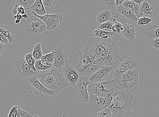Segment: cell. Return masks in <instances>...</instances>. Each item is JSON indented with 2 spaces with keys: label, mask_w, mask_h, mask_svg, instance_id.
Returning <instances> with one entry per match:
<instances>
[{
  "label": "cell",
  "mask_w": 159,
  "mask_h": 117,
  "mask_svg": "<svg viewBox=\"0 0 159 117\" xmlns=\"http://www.w3.org/2000/svg\"><path fill=\"white\" fill-rule=\"evenodd\" d=\"M116 35L104 39L94 37L83 40L75 45L69 62L78 70L93 65L110 66L116 69L124 61L121 57Z\"/></svg>",
  "instance_id": "6da1fadb"
},
{
  "label": "cell",
  "mask_w": 159,
  "mask_h": 117,
  "mask_svg": "<svg viewBox=\"0 0 159 117\" xmlns=\"http://www.w3.org/2000/svg\"><path fill=\"white\" fill-rule=\"evenodd\" d=\"M37 75L42 84L56 93L70 85L60 70L53 66L47 71L39 72Z\"/></svg>",
  "instance_id": "7a4b0ae2"
},
{
  "label": "cell",
  "mask_w": 159,
  "mask_h": 117,
  "mask_svg": "<svg viewBox=\"0 0 159 117\" xmlns=\"http://www.w3.org/2000/svg\"><path fill=\"white\" fill-rule=\"evenodd\" d=\"M136 91L121 89L112 97L108 108L113 117H122L124 113L129 108L133 101Z\"/></svg>",
  "instance_id": "3957f363"
},
{
  "label": "cell",
  "mask_w": 159,
  "mask_h": 117,
  "mask_svg": "<svg viewBox=\"0 0 159 117\" xmlns=\"http://www.w3.org/2000/svg\"><path fill=\"white\" fill-rule=\"evenodd\" d=\"M27 85L26 91L31 94L33 98H36L37 100L52 98L56 93L48 89L42 84L39 80L37 75L27 79Z\"/></svg>",
  "instance_id": "277c9868"
},
{
  "label": "cell",
  "mask_w": 159,
  "mask_h": 117,
  "mask_svg": "<svg viewBox=\"0 0 159 117\" xmlns=\"http://www.w3.org/2000/svg\"><path fill=\"white\" fill-rule=\"evenodd\" d=\"M139 69L126 72L113 80L121 89L136 91L139 84Z\"/></svg>",
  "instance_id": "5b68a950"
},
{
  "label": "cell",
  "mask_w": 159,
  "mask_h": 117,
  "mask_svg": "<svg viewBox=\"0 0 159 117\" xmlns=\"http://www.w3.org/2000/svg\"><path fill=\"white\" fill-rule=\"evenodd\" d=\"M121 89L113 80H106L95 84L89 83L88 88L89 93L94 95H110L112 96Z\"/></svg>",
  "instance_id": "8992f818"
},
{
  "label": "cell",
  "mask_w": 159,
  "mask_h": 117,
  "mask_svg": "<svg viewBox=\"0 0 159 117\" xmlns=\"http://www.w3.org/2000/svg\"><path fill=\"white\" fill-rule=\"evenodd\" d=\"M111 19L123 25H137L138 18L132 11L122 5L116 7V9L111 11Z\"/></svg>",
  "instance_id": "52a82bcc"
},
{
  "label": "cell",
  "mask_w": 159,
  "mask_h": 117,
  "mask_svg": "<svg viewBox=\"0 0 159 117\" xmlns=\"http://www.w3.org/2000/svg\"><path fill=\"white\" fill-rule=\"evenodd\" d=\"M89 99L87 107L92 109L94 115L108 108L110 105L112 97L110 95H94L89 94Z\"/></svg>",
  "instance_id": "ba28073f"
},
{
  "label": "cell",
  "mask_w": 159,
  "mask_h": 117,
  "mask_svg": "<svg viewBox=\"0 0 159 117\" xmlns=\"http://www.w3.org/2000/svg\"><path fill=\"white\" fill-rule=\"evenodd\" d=\"M24 27L26 33L34 37L38 36L47 30V26L43 22L33 15L24 23Z\"/></svg>",
  "instance_id": "9c48e42d"
},
{
  "label": "cell",
  "mask_w": 159,
  "mask_h": 117,
  "mask_svg": "<svg viewBox=\"0 0 159 117\" xmlns=\"http://www.w3.org/2000/svg\"><path fill=\"white\" fill-rule=\"evenodd\" d=\"M141 67V61L138 58L132 56L120 63L114 71L115 78L118 77L126 72L139 69Z\"/></svg>",
  "instance_id": "30bf717a"
},
{
  "label": "cell",
  "mask_w": 159,
  "mask_h": 117,
  "mask_svg": "<svg viewBox=\"0 0 159 117\" xmlns=\"http://www.w3.org/2000/svg\"><path fill=\"white\" fill-rule=\"evenodd\" d=\"M89 78L80 76L76 84L74 86V91L78 99L84 103L88 102L89 94L88 92V86L89 84Z\"/></svg>",
  "instance_id": "8fae6325"
},
{
  "label": "cell",
  "mask_w": 159,
  "mask_h": 117,
  "mask_svg": "<svg viewBox=\"0 0 159 117\" xmlns=\"http://www.w3.org/2000/svg\"><path fill=\"white\" fill-rule=\"evenodd\" d=\"M158 9L156 1L152 0H145L140 6L138 19L145 17L154 20L157 16Z\"/></svg>",
  "instance_id": "7c38bea8"
},
{
  "label": "cell",
  "mask_w": 159,
  "mask_h": 117,
  "mask_svg": "<svg viewBox=\"0 0 159 117\" xmlns=\"http://www.w3.org/2000/svg\"><path fill=\"white\" fill-rule=\"evenodd\" d=\"M60 70L68 84L74 86L80 77L77 69L69 62Z\"/></svg>",
  "instance_id": "4fadbf2b"
},
{
  "label": "cell",
  "mask_w": 159,
  "mask_h": 117,
  "mask_svg": "<svg viewBox=\"0 0 159 117\" xmlns=\"http://www.w3.org/2000/svg\"><path fill=\"white\" fill-rule=\"evenodd\" d=\"M15 69L17 76L23 79H28L37 75L38 73L32 69L25 58H20L17 60L15 64Z\"/></svg>",
  "instance_id": "5bb4252c"
},
{
  "label": "cell",
  "mask_w": 159,
  "mask_h": 117,
  "mask_svg": "<svg viewBox=\"0 0 159 117\" xmlns=\"http://www.w3.org/2000/svg\"><path fill=\"white\" fill-rule=\"evenodd\" d=\"M33 15L42 20L46 25L48 31H51L62 23L63 17L61 14L54 15L47 14L43 16H40L35 13H32Z\"/></svg>",
  "instance_id": "9a60e30c"
},
{
  "label": "cell",
  "mask_w": 159,
  "mask_h": 117,
  "mask_svg": "<svg viewBox=\"0 0 159 117\" xmlns=\"http://www.w3.org/2000/svg\"><path fill=\"white\" fill-rule=\"evenodd\" d=\"M115 69L110 66H103L90 78L89 82L95 84L106 81L114 73Z\"/></svg>",
  "instance_id": "2e32d148"
},
{
  "label": "cell",
  "mask_w": 159,
  "mask_h": 117,
  "mask_svg": "<svg viewBox=\"0 0 159 117\" xmlns=\"http://www.w3.org/2000/svg\"><path fill=\"white\" fill-rule=\"evenodd\" d=\"M47 14H61L64 6V0L42 1Z\"/></svg>",
  "instance_id": "e0dca14e"
},
{
  "label": "cell",
  "mask_w": 159,
  "mask_h": 117,
  "mask_svg": "<svg viewBox=\"0 0 159 117\" xmlns=\"http://www.w3.org/2000/svg\"><path fill=\"white\" fill-rule=\"evenodd\" d=\"M54 51L55 56L53 67L56 69L60 70L69 62L67 55L65 51L61 48H55Z\"/></svg>",
  "instance_id": "ac0fdd59"
},
{
  "label": "cell",
  "mask_w": 159,
  "mask_h": 117,
  "mask_svg": "<svg viewBox=\"0 0 159 117\" xmlns=\"http://www.w3.org/2000/svg\"><path fill=\"white\" fill-rule=\"evenodd\" d=\"M120 34L127 40L130 44H134L136 35L135 26L132 24L123 25V29Z\"/></svg>",
  "instance_id": "d6986e66"
},
{
  "label": "cell",
  "mask_w": 159,
  "mask_h": 117,
  "mask_svg": "<svg viewBox=\"0 0 159 117\" xmlns=\"http://www.w3.org/2000/svg\"><path fill=\"white\" fill-rule=\"evenodd\" d=\"M30 9L32 13H35L40 16H43L47 15L42 0H36Z\"/></svg>",
  "instance_id": "ffe728a7"
},
{
  "label": "cell",
  "mask_w": 159,
  "mask_h": 117,
  "mask_svg": "<svg viewBox=\"0 0 159 117\" xmlns=\"http://www.w3.org/2000/svg\"><path fill=\"white\" fill-rule=\"evenodd\" d=\"M144 36L146 39L159 38V27L156 24L150 25L145 30Z\"/></svg>",
  "instance_id": "44dd1931"
},
{
  "label": "cell",
  "mask_w": 159,
  "mask_h": 117,
  "mask_svg": "<svg viewBox=\"0 0 159 117\" xmlns=\"http://www.w3.org/2000/svg\"><path fill=\"white\" fill-rule=\"evenodd\" d=\"M0 32L8 40L10 44L14 42L15 34L13 30L6 25L0 24Z\"/></svg>",
  "instance_id": "7402d4cb"
},
{
  "label": "cell",
  "mask_w": 159,
  "mask_h": 117,
  "mask_svg": "<svg viewBox=\"0 0 159 117\" xmlns=\"http://www.w3.org/2000/svg\"><path fill=\"white\" fill-rule=\"evenodd\" d=\"M111 18V11L109 10H105L102 11L96 17V20L98 23L102 24L110 21Z\"/></svg>",
  "instance_id": "603a6c76"
},
{
  "label": "cell",
  "mask_w": 159,
  "mask_h": 117,
  "mask_svg": "<svg viewBox=\"0 0 159 117\" xmlns=\"http://www.w3.org/2000/svg\"><path fill=\"white\" fill-rule=\"evenodd\" d=\"M123 7L133 12L137 16L139 13L140 6L137 3L129 0L125 1L122 4Z\"/></svg>",
  "instance_id": "cb8c5ba5"
},
{
  "label": "cell",
  "mask_w": 159,
  "mask_h": 117,
  "mask_svg": "<svg viewBox=\"0 0 159 117\" xmlns=\"http://www.w3.org/2000/svg\"><path fill=\"white\" fill-rule=\"evenodd\" d=\"M103 66L93 65L85 70L79 73L80 76L91 77Z\"/></svg>",
  "instance_id": "d4e9b609"
},
{
  "label": "cell",
  "mask_w": 159,
  "mask_h": 117,
  "mask_svg": "<svg viewBox=\"0 0 159 117\" xmlns=\"http://www.w3.org/2000/svg\"><path fill=\"white\" fill-rule=\"evenodd\" d=\"M52 66V65L41 60H37L35 65V69L38 72L40 71H47L51 68Z\"/></svg>",
  "instance_id": "484cf974"
},
{
  "label": "cell",
  "mask_w": 159,
  "mask_h": 117,
  "mask_svg": "<svg viewBox=\"0 0 159 117\" xmlns=\"http://www.w3.org/2000/svg\"><path fill=\"white\" fill-rule=\"evenodd\" d=\"M113 34L112 32L104 31L99 28L94 30L93 35L94 37H99L104 39H107L111 37Z\"/></svg>",
  "instance_id": "4316f807"
},
{
  "label": "cell",
  "mask_w": 159,
  "mask_h": 117,
  "mask_svg": "<svg viewBox=\"0 0 159 117\" xmlns=\"http://www.w3.org/2000/svg\"><path fill=\"white\" fill-rule=\"evenodd\" d=\"M33 52L29 53L25 56V59L28 65L31 67L32 69L35 72H38L35 67V63L36 60L33 57L32 55Z\"/></svg>",
  "instance_id": "83f0119b"
},
{
  "label": "cell",
  "mask_w": 159,
  "mask_h": 117,
  "mask_svg": "<svg viewBox=\"0 0 159 117\" xmlns=\"http://www.w3.org/2000/svg\"><path fill=\"white\" fill-rule=\"evenodd\" d=\"M43 53L42 50L41 45L40 43L37 44L34 48L32 55L34 58L36 60H41L43 55Z\"/></svg>",
  "instance_id": "f1b7e54d"
},
{
  "label": "cell",
  "mask_w": 159,
  "mask_h": 117,
  "mask_svg": "<svg viewBox=\"0 0 159 117\" xmlns=\"http://www.w3.org/2000/svg\"><path fill=\"white\" fill-rule=\"evenodd\" d=\"M36 0H16V4L24 7L25 10L30 9L36 2Z\"/></svg>",
  "instance_id": "f546056e"
},
{
  "label": "cell",
  "mask_w": 159,
  "mask_h": 117,
  "mask_svg": "<svg viewBox=\"0 0 159 117\" xmlns=\"http://www.w3.org/2000/svg\"><path fill=\"white\" fill-rule=\"evenodd\" d=\"M152 20L148 18L143 17L138 19L137 25L143 28H148L150 26Z\"/></svg>",
  "instance_id": "4dcf8cb0"
},
{
  "label": "cell",
  "mask_w": 159,
  "mask_h": 117,
  "mask_svg": "<svg viewBox=\"0 0 159 117\" xmlns=\"http://www.w3.org/2000/svg\"><path fill=\"white\" fill-rule=\"evenodd\" d=\"M111 20L114 23V24L112 28V32L115 35L120 34L121 32L122 31L123 29V25L121 24L119 22L116 21L111 19Z\"/></svg>",
  "instance_id": "1f68e13d"
},
{
  "label": "cell",
  "mask_w": 159,
  "mask_h": 117,
  "mask_svg": "<svg viewBox=\"0 0 159 117\" xmlns=\"http://www.w3.org/2000/svg\"><path fill=\"white\" fill-rule=\"evenodd\" d=\"M55 56V52L54 51H53L51 53L43 55L41 60L49 64L53 65L54 60Z\"/></svg>",
  "instance_id": "d6a6232c"
},
{
  "label": "cell",
  "mask_w": 159,
  "mask_h": 117,
  "mask_svg": "<svg viewBox=\"0 0 159 117\" xmlns=\"http://www.w3.org/2000/svg\"><path fill=\"white\" fill-rule=\"evenodd\" d=\"M100 1L111 11H114L116 9L115 0H100Z\"/></svg>",
  "instance_id": "836d02e7"
},
{
  "label": "cell",
  "mask_w": 159,
  "mask_h": 117,
  "mask_svg": "<svg viewBox=\"0 0 159 117\" xmlns=\"http://www.w3.org/2000/svg\"><path fill=\"white\" fill-rule=\"evenodd\" d=\"M94 115V117H113L111 111L108 108Z\"/></svg>",
  "instance_id": "e575fe53"
},
{
  "label": "cell",
  "mask_w": 159,
  "mask_h": 117,
  "mask_svg": "<svg viewBox=\"0 0 159 117\" xmlns=\"http://www.w3.org/2000/svg\"><path fill=\"white\" fill-rule=\"evenodd\" d=\"M114 24V22L111 20L107 22L104 23L103 24H101L99 26V28L101 30H103L104 29H108L112 30V28Z\"/></svg>",
  "instance_id": "d590c367"
},
{
  "label": "cell",
  "mask_w": 159,
  "mask_h": 117,
  "mask_svg": "<svg viewBox=\"0 0 159 117\" xmlns=\"http://www.w3.org/2000/svg\"><path fill=\"white\" fill-rule=\"evenodd\" d=\"M149 42L151 46L159 50V38L149 39Z\"/></svg>",
  "instance_id": "8d00e7d4"
},
{
  "label": "cell",
  "mask_w": 159,
  "mask_h": 117,
  "mask_svg": "<svg viewBox=\"0 0 159 117\" xmlns=\"http://www.w3.org/2000/svg\"><path fill=\"white\" fill-rule=\"evenodd\" d=\"M18 114L17 117H33L29 113L21 109L19 107H18Z\"/></svg>",
  "instance_id": "74e56055"
},
{
  "label": "cell",
  "mask_w": 159,
  "mask_h": 117,
  "mask_svg": "<svg viewBox=\"0 0 159 117\" xmlns=\"http://www.w3.org/2000/svg\"><path fill=\"white\" fill-rule=\"evenodd\" d=\"M50 117H67V116L66 112L60 110L58 112L53 113Z\"/></svg>",
  "instance_id": "f35d334b"
},
{
  "label": "cell",
  "mask_w": 159,
  "mask_h": 117,
  "mask_svg": "<svg viewBox=\"0 0 159 117\" xmlns=\"http://www.w3.org/2000/svg\"><path fill=\"white\" fill-rule=\"evenodd\" d=\"M18 106H15L11 110L8 117H17L18 116Z\"/></svg>",
  "instance_id": "ab89813d"
},
{
  "label": "cell",
  "mask_w": 159,
  "mask_h": 117,
  "mask_svg": "<svg viewBox=\"0 0 159 117\" xmlns=\"http://www.w3.org/2000/svg\"><path fill=\"white\" fill-rule=\"evenodd\" d=\"M0 41L3 44L7 45L10 44L8 40L1 32H0Z\"/></svg>",
  "instance_id": "60d3db41"
},
{
  "label": "cell",
  "mask_w": 159,
  "mask_h": 117,
  "mask_svg": "<svg viewBox=\"0 0 159 117\" xmlns=\"http://www.w3.org/2000/svg\"><path fill=\"white\" fill-rule=\"evenodd\" d=\"M18 13L23 15L25 14V9L24 7L22 6H19L17 9Z\"/></svg>",
  "instance_id": "b9f144b4"
},
{
  "label": "cell",
  "mask_w": 159,
  "mask_h": 117,
  "mask_svg": "<svg viewBox=\"0 0 159 117\" xmlns=\"http://www.w3.org/2000/svg\"><path fill=\"white\" fill-rule=\"evenodd\" d=\"M5 50V48L4 45L1 43L0 44V58H1L2 55Z\"/></svg>",
  "instance_id": "7bdbcfd3"
},
{
  "label": "cell",
  "mask_w": 159,
  "mask_h": 117,
  "mask_svg": "<svg viewBox=\"0 0 159 117\" xmlns=\"http://www.w3.org/2000/svg\"><path fill=\"white\" fill-rule=\"evenodd\" d=\"M125 1V0H116L115 1V5L116 7H118L122 5Z\"/></svg>",
  "instance_id": "ee69618b"
},
{
  "label": "cell",
  "mask_w": 159,
  "mask_h": 117,
  "mask_svg": "<svg viewBox=\"0 0 159 117\" xmlns=\"http://www.w3.org/2000/svg\"><path fill=\"white\" fill-rule=\"evenodd\" d=\"M19 6L18 5L16 4L14 6L12 11L13 13L15 15H16L18 13L17 9L18 7Z\"/></svg>",
  "instance_id": "f6af8a7d"
},
{
  "label": "cell",
  "mask_w": 159,
  "mask_h": 117,
  "mask_svg": "<svg viewBox=\"0 0 159 117\" xmlns=\"http://www.w3.org/2000/svg\"><path fill=\"white\" fill-rule=\"evenodd\" d=\"M144 1L145 0H134V1H132L134 2L137 3L138 5L140 6Z\"/></svg>",
  "instance_id": "bcb514c9"
},
{
  "label": "cell",
  "mask_w": 159,
  "mask_h": 117,
  "mask_svg": "<svg viewBox=\"0 0 159 117\" xmlns=\"http://www.w3.org/2000/svg\"><path fill=\"white\" fill-rule=\"evenodd\" d=\"M16 19L18 20H20L22 19V15L18 13L16 15Z\"/></svg>",
  "instance_id": "7dc6e473"
},
{
  "label": "cell",
  "mask_w": 159,
  "mask_h": 117,
  "mask_svg": "<svg viewBox=\"0 0 159 117\" xmlns=\"http://www.w3.org/2000/svg\"><path fill=\"white\" fill-rule=\"evenodd\" d=\"M22 18L25 19H27L28 20L29 18L28 16L26 14L22 15Z\"/></svg>",
  "instance_id": "c3c4849f"
},
{
  "label": "cell",
  "mask_w": 159,
  "mask_h": 117,
  "mask_svg": "<svg viewBox=\"0 0 159 117\" xmlns=\"http://www.w3.org/2000/svg\"><path fill=\"white\" fill-rule=\"evenodd\" d=\"M20 22V20H16V21H15V22H16V23L17 24V25H18V24H19Z\"/></svg>",
  "instance_id": "681fc988"
},
{
  "label": "cell",
  "mask_w": 159,
  "mask_h": 117,
  "mask_svg": "<svg viewBox=\"0 0 159 117\" xmlns=\"http://www.w3.org/2000/svg\"><path fill=\"white\" fill-rule=\"evenodd\" d=\"M33 117H39V116H38L37 115H34Z\"/></svg>",
  "instance_id": "f907efd6"
},
{
  "label": "cell",
  "mask_w": 159,
  "mask_h": 117,
  "mask_svg": "<svg viewBox=\"0 0 159 117\" xmlns=\"http://www.w3.org/2000/svg\"><path fill=\"white\" fill-rule=\"evenodd\" d=\"M17 17L16 15H15L14 16V18L15 19H16Z\"/></svg>",
  "instance_id": "816d5d0a"
},
{
  "label": "cell",
  "mask_w": 159,
  "mask_h": 117,
  "mask_svg": "<svg viewBox=\"0 0 159 117\" xmlns=\"http://www.w3.org/2000/svg\"><path fill=\"white\" fill-rule=\"evenodd\" d=\"M2 43H1V41H0V44H1Z\"/></svg>",
  "instance_id": "f5cc1de1"
}]
</instances>
